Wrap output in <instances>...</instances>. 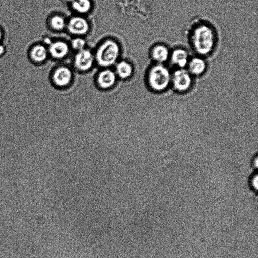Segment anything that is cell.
Returning <instances> with one entry per match:
<instances>
[{
	"instance_id": "6da1fadb",
	"label": "cell",
	"mask_w": 258,
	"mask_h": 258,
	"mask_svg": "<svg viewBox=\"0 0 258 258\" xmlns=\"http://www.w3.org/2000/svg\"><path fill=\"white\" fill-rule=\"evenodd\" d=\"M195 51L201 55H207L212 50L215 35L212 29L206 25H201L194 31L191 37Z\"/></svg>"
},
{
	"instance_id": "7a4b0ae2",
	"label": "cell",
	"mask_w": 258,
	"mask_h": 258,
	"mask_svg": "<svg viewBox=\"0 0 258 258\" xmlns=\"http://www.w3.org/2000/svg\"><path fill=\"white\" fill-rule=\"evenodd\" d=\"M172 74L169 69L162 63L153 66L149 70L147 80L153 90L160 92L165 90L171 82Z\"/></svg>"
},
{
	"instance_id": "3957f363",
	"label": "cell",
	"mask_w": 258,
	"mask_h": 258,
	"mask_svg": "<svg viewBox=\"0 0 258 258\" xmlns=\"http://www.w3.org/2000/svg\"><path fill=\"white\" fill-rule=\"evenodd\" d=\"M120 54L119 45L114 40H106L98 48L95 59L101 67H108L113 65Z\"/></svg>"
},
{
	"instance_id": "277c9868",
	"label": "cell",
	"mask_w": 258,
	"mask_h": 258,
	"mask_svg": "<svg viewBox=\"0 0 258 258\" xmlns=\"http://www.w3.org/2000/svg\"><path fill=\"white\" fill-rule=\"evenodd\" d=\"M171 82L176 90L180 92L186 91L191 86V75L188 70L179 68L172 74Z\"/></svg>"
},
{
	"instance_id": "5b68a950",
	"label": "cell",
	"mask_w": 258,
	"mask_h": 258,
	"mask_svg": "<svg viewBox=\"0 0 258 258\" xmlns=\"http://www.w3.org/2000/svg\"><path fill=\"white\" fill-rule=\"evenodd\" d=\"M73 74L71 70L65 66L58 67L54 69L51 76V81L56 87H64L72 81Z\"/></svg>"
},
{
	"instance_id": "8992f818",
	"label": "cell",
	"mask_w": 258,
	"mask_h": 258,
	"mask_svg": "<svg viewBox=\"0 0 258 258\" xmlns=\"http://www.w3.org/2000/svg\"><path fill=\"white\" fill-rule=\"evenodd\" d=\"M94 57L90 51L83 49L79 51L74 58V65L79 70L85 71L91 68Z\"/></svg>"
},
{
	"instance_id": "52a82bcc",
	"label": "cell",
	"mask_w": 258,
	"mask_h": 258,
	"mask_svg": "<svg viewBox=\"0 0 258 258\" xmlns=\"http://www.w3.org/2000/svg\"><path fill=\"white\" fill-rule=\"evenodd\" d=\"M68 29L72 34L83 35L89 31V25L87 20L83 17L76 16L69 20Z\"/></svg>"
},
{
	"instance_id": "ba28073f",
	"label": "cell",
	"mask_w": 258,
	"mask_h": 258,
	"mask_svg": "<svg viewBox=\"0 0 258 258\" xmlns=\"http://www.w3.org/2000/svg\"><path fill=\"white\" fill-rule=\"evenodd\" d=\"M116 80V73L108 69L100 72L97 78L98 85L103 89H107L113 86L115 83Z\"/></svg>"
},
{
	"instance_id": "9c48e42d",
	"label": "cell",
	"mask_w": 258,
	"mask_h": 258,
	"mask_svg": "<svg viewBox=\"0 0 258 258\" xmlns=\"http://www.w3.org/2000/svg\"><path fill=\"white\" fill-rule=\"evenodd\" d=\"M48 51L42 45H36L29 51V57L31 61L35 63L41 64L47 61Z\"/></svg>"
},
{
	"instance_id": "30bf717a",
	"label": "cell",
	"mask_w": 258,
	"mask_h": 258,
	"mask_svg": "<svg viewBox=\"0 0 258 258\" xmlns=\"http://www.w3.org/2000/svg\"><path fill=\"white\" fill-rule=\"evenodd\" d=\"M48 52L52 58L61 59L68 54L69 47L68 44L62 41H55L50 44Z\"/></svg>"
},
{
	"instance_id": "8fae6325",
	"label": "cell",
	"mask_w": 258,
	"mask_h": 258,
	"mask_svg": "<svg viewBox=\"0 0 258 258\" xmlns=\"http://www.w3.org/2000/svg\"><path fill=\"white\" fill-rule=\"evenodd\" d=\"M172 63L180 69L186 66L188 63V56L187 52L182 49H177L173 51L171 56Z\"/></svg>"
},
{
	"instance_id": "7c38bea8",
	"label": "cell",
	"mask_w": 258,
	"mask_h": 258,
	"mask_svg": "<svg viewBox=\"0 0 258 258\" xmlns=\"http://www.w3.org/2000/svg\"><path fill=\"white\" fill-rule=\"evenodd\" d=\"M151 55L153 59L158 63H162L168 59L169 52L166 46L163 45H158L153 48Z\"/></svg>"
},
{
	"instance_id": "4fadbf2b",
	"label": "cell",
	"mask_w": 258,
	"mask_h": 258,
	"mask_svg": "<svg viewBox=\"0 0 258 258\" xmlns=\"http://www.w3.org/2000/svg\"><path fill=\"white\" fill-rule=\"evenodd\" d=\"M188 72L191 75H200L203 73L206 69L205 61L199 57L192 58L188 63Z\"/></svg>"
},
{
	"instance_id": "5bb4252c",
	"label": "cell",
	"mask_w": 258,
	"mask_h": 258,
	"mask_svg": "<svg viewBox=\"0 0 258 258\" xmlns=\"http://www.w3.org/2000/svg\"><path fill=\"white\" fill-rule=\"evenodd\" d=\"M68 1L70 2L73 9L79 13H87L92 8V3L90 0Z\"/></svg>"
},
{
	"instance_id": "9a60e30c",
	"label": "cell",
	"mask_w": 258,
	"mask_h": 258,
	"mask_svg": "<svg viewBox=\"0 0 258 258\" xmlns=\"http://www.w3.org/2000/svg\"><path fill=\"white\" fill-rule=\"evenodd\" d=\"M133 72L132 65L125 61H122L116 66V74L122 79H126L130 77Z\"/></svg>"
},
{
	"instance_id": "2e32d148",
	"label": "cell",
	"mask_w": 258,
	"mask_h": 258,
	"mask_svg": "<svg viewBox=\"0 0 258 258\" xmlns=\"http://www.w3.org/2000/svg\"><path fill=\"white\" fill-rule=\"evenodd\" d=\"M51 27L55 30H62L66 26L64 19L61 16L55 15L53 16L50 22Z\"/></svg>"
},
{
	"instance_id": "e0dca14e",
	"label": "cell",
	"mask_w": 258,
	"mask_h": 258,
	"mask_svg": "<svg viewBox=\"0 0 258 258\" xmlns=\"http://www.w3.org/2000/svg\"><path fill=\"white\" fill-rule=\"evenodd\" d=\"M85 44V40L81 38H76L71 41L72 48L78 51L84 49Z\"/></svg>"
},
{
	"instance_id": "ac0fdd59",
	"label": "cell",
	"mask_w": 258,
	"mask_h": 258,
	"mask_svg": "<svg viewBox=\"0 0 258 258\" xmlns=\"http://www.w3.org/2000/svg\"><path fill=\"white\" fill-rule=\"evenodd\" d=\"M6 48L5 46L0 44V57H2L6 53Z\"/></svg>"
},
{
	"instance_id": "d6986e66",
	"label": "cell",
	"mask_w": 258,
	"mask_h": 258,
	"mask_svg": "<svg viewBox=\"0 0 258 258\" xmlns=\"http://www.w3.org/2000/svg\"><path fill=\"white\" fill-rule=\"evenodd\" d=\"M2 36H3V34H2V31L0 29V41L2 38Z\"/></svg>"
}]
</instances>
